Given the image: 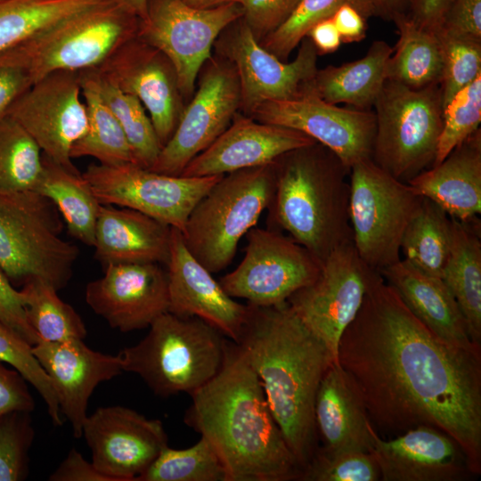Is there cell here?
<instances>
[{"mask_svg": "<svg viewBox=\"0 0 481 481\" xmlns=\"http://www.w3.org/2000/svg\"><path fill=\"white\" fill-rule=\"evenodd\" d=\"M31 351L53 383L61 415L81 437L94 388L123 371L118 356L94 351L83 339L40 341Z\"/></svg>", "mask_w": 481, "mask_h": 481, "instance_id": "cb8c5ba5", "label": "cell"}, {"mask_svg": "<svg viewBox=\"0 0 481 481\" xmlns=\"http://www.w3.org/2000/svg\"><path fill=\"white\" fill-rule=\"evenodd\" d=\"M43 172V152L12 117L0 118V191H33Z\"/></svg>", "mask_w": 481, "mask_h": 481, "instance_id": "f35d334b", "label": "cell"}, {"mask_svg": "<svg viewBox=\"0 0 481 481\" xmlns=\"http://www.w3.org/2000/svg\"><path fill=\"white\" fill-rule=\"evenodd\" d=\"M82 175L101 204L137 210L183 232L194 207L224 175L175 176L126 163L91 164Z\"/></svg>", "mask_w": 481, "mask_h": 481, "instance_id": "7c38bea8", "label": "cell"}, {"mask_svg": "<svg viewBox=\"0 0 481 481\" xmlns=\"http://www.w3.org/2000/svg\"><path fill=\"white\" fill-rule=\"evenodd\" d=\"M238 344L257 373L272 414L304 469L315 454L314 403L320 383L338 359L286 302L257 306Z\"/></svg>", "mask_w": 481, "mask_h": 481, "instance_id": "3957f363", "label": "cell"}, {"mask_svg": "<svg viewBox=\"0 0 481 481\" xmlns=\"http://www.w3.org/2000/svg\"><path fill=\"white\" fill-rule=\"evenodd\" d=\"M107 0H0V52Z\"/></svg>", "mask_w": 481, "mask_h": 481, "instance_id": "d590c367", "label": "cell"}, {"mask_svg": "<svg viewBox=\"0 0 481 481\" xmlns=\"http://www.w3.org/2000/svg\"><path fill=\"white\" fill-rule=\"evenodd\" d=\"M29 324L40 341L60 342L84 339L86 325L69 305L62 301L53 286L39 279H31L20 289ZM39 341V342H40Z\"/></svg>", "mask_w": 481, "mask_h": 481, "instance_id": "8d00e7d4", "label": "cell"}, {"mask_svg": "<svg viewBox=\"0 0 481 481\" xmlns=\"http://www.w3.org/2000/svg\"><path fill=\"white\" fill-rule=\"evenodd\" d=\"M331 19L340 35L341 42H358L365 37L366 19L353 5L343 4Z\"/></svg>", "mask_w": 481, "mask_h": 481, "instance_id": "11a10c76", "label": "cell"}, {"mask_svg": "<svg viewBox=\"0 0 481 481\" xmlns=\"http://www.w3.org/2000/svg\"><path fill=\"white\" fill-rule=\"evenodd\" d=\"M349 220L362 260L378 272L400 260L401 240L422 197L371 159L350 168Z\"/></svg>", "mask_w": 481, "mask_h": 481, "instance_id": "30bf717a", "label": "cell"}, {"mask_svg": "<svg viewBox=\"0 0 481 481\" xmlns=\"http://www.w3.org/2000/svg\"><path fill=\"white\" fill-rule=\"evenodd\" d=\"M96 87L121 126L128 141L135 164L150 169L161 150L151 118L141 101L126 94L89 69Z\"/></svg>", "mask_w": 481, "mask_h": 481, "instance_id": "74e56055", "label": "cell"}, {"mask_svg": "<svg viewBox=\"0 0 481 481\" xmlns=\"http://www.w3.org/2000/svg\"><path fill=\"white\" fill-rule=\"evenodd\" d=\"M373 107V162L404 183L431 167L443 126L440 85L412 89L386 79Z\"/></svg>", "mask_w": 481, "mask_h": 481, "instance_id": "9c48e42d", "label": "cell"}, {"mask_svg": "<svg viewBox=\"0 0 481 481\" xmlns=\"http://www.w3.org/2000/svg\"><path fill=\"white\" fill-rule=\"evenodd\" d=\"M26 381L19 371L0 361V418L13 411L33 412L35 402Z\"/></svg>", "mask_w": 481, "mask_h": 481, "instance_id": "816d5d0a", "label": "cell"}, {"mask_svg": "<svg viewBox=\"0 0 481 481\" xmlns=\"http://www.w3.org/2000/svg\"><path fill=\"white\" fill-rule=\"evenodd\" d=\"M436 34L443 58L439 85L444 108L460 90L481 75V41L444 29Z\"/></svg>", "mask_w": 481, "mask_h": 481, "instance_id": "b9f144b4", "label": "cell"}, {"mask_svg": "<svg viewBox=\"0 0 481 481\" xmlns=\"http://www.w3.org/2000/svg\"><path fill=\"white\" fill-rule=\"evenodd\" d=\"M30 413L13 411L0 418V481H20L28 476L35 436Z\"/></svg>", "mask_w": 481, "mask_h": 481, "instance_id": "bcb514c9", "label": "cell"}, {"mask_svg": "<svg viewBox=\"0 0 481 481\" xmlns=\"http://www.w3.org/2000/svg\"><path fill=\"white\" fill-rule=\"evenodd\" d=\"M316 143L308 135L238 112L231 125L192 159L181 175L208 176L268 165L282 154Z\"/></svg>", "mask_w": 481, "mask_h": 481, "instance_id": "d4e9b609", "label": "cell"}, {"mask_svg": "<svg viewBox=\"0 0 481 481\" xmlns=\"http://www.w3.org/2000/svg\"><path fill=\"white\" fill-rule=\"evenodd\" d=\"M346 4L355 7L365 19L379 17L374 0H300L288 20L259 44L281 61H287L314 24L330 18Z\"/></svg>", "mask_w": 481, "mask_h": 481, "instance_id": "60d3db41", "label": "cell"}, {"mask_svg": "<svg viewBox=\"0 0 481 481\" xmlns=\"http://www.w3.org/2000/svg\"><path fill=\"white\" fill-rule=\"evenodd\" d=\"M393 51L387 42L374 41L364 57L317 69L307 90L328 103L344 102L367 110L373 106L387 79V65Z\"/></svg>", "mask_w": 481, "mask_h": 481, "instance_id": "f546056e", "label": "cell"}, {"mask_svg": "<svg viewBox=\"0 0 481 481\" xmlns=\"http://www.w3.org/2000/svg\"><path fill=\"white\" fill-rule=\"evenodd\" d=\"M376 270L359 257L353 240L334 249L318 277L287 303L338 359L339 339L355 318Z\"/></svg>", "mask_w": 481, "mask_h": 481, "instance_id": "2e32d148", "label": "cell"}, {"mask_svg": "<svg viewBox=\"0 0 481 481\" xmlns=\"http://www.w3.org/2000/svg\"><path fill=\"white\" fill-rule=\"evenodd\" d=\"M139 21L127 6L107 0L57 21L14 48L35 84L54 71L99 67L137 35Z\"/></svg>", "mask_w": 481, "mask_h": 481, "instance_id": "ba28073f", "label": "cell"}, {"mask_svg": "<svg viewBox=\"0 0 481 481\" xmlns=\"http://www.w3.org/2000/svg\"><path fill=\"white\" fill-rule=\"evenodd\" d=\"M190 395L183 421L215 447L228 481L301 479L260 379L238 344L229 341L220 371Z\"/></svg>", "mask_w": 481, "mask_h": 481, "instance_id": "7a4b0ae2", "label": "cell"}, {"mask_svg": "<svg viewBox=\"0 0 481 481\" xmlns=\"http://www.w3.org/2000/svg\"><path fill=\"white\" fill-rule=\"evenodd\" d=\"M183 2L194 8L209 9L234 3V0H183Z\"/></svg>", "mask_w": 481, "mask_h": 481, "instance_id": "91938a15", "label": "cell"}, {"mask_svg": "<svg viewBox=\"0 0 481 481\" xmlns=\"http://www.w3.org/2000/svg\"><path fill=\"white\" fill-rule=\"evenodd\" d=\"M95 69L118 89L141 101L162 148L173 135L186 105L169 59L135 36Z\"/></svg>", "mask_w": 481, "mask_h": 481, "instance_id": "ffe728a7", "label": "cell"}, {"mask_svg": "<svg viewBox=\"0 0 481 481\" xmlns=\"http://www.w3.org/2000/svg\"><path fill=\"white\" fill-rule=\"evenodd\" d=\"M32 85L29 71L14 46L0 52V118Z\"/></svg>", "mask_w": 481, "mask_h": 481, "instance_id": "c3c4849f", "label": "cell"}, {"mask_svg": "<svg viewBox=\"0 0 481 481\" xmlns=\"http://www.w3.org/2000/svg\"><path fill=\"white\" fill-rule=\"evenodd\" d=\"M79 71L59 70L33 84L7 111L53 162L78 171L71 162L74 143L87 128Z\"/></svg>", "mask_w": 481, "mask_h": 481, "instance_id": "e0dca14e", "label": "cell"}, {"mask_svg": "<svg viewBox=\"0 0 481 481\" xmlns=\"http://www.w3.org/2000/svg\"><path fill=\"white\" fill-rule=\"evenodd\" d=\"M369 452L383 481H458L473 475L460 444L427 425L389 440L382 439L375 430Z\"/></svg>", "mask_w": 481, "mask_h": 481, "instance_id": "603a6c76", "label": "cell"}, {"mask_svg": "<svg viewBox=\"0 0 481 481\" xmlns=\"http://www.w3.org/2000/svg\"><path fill=\"white\" fill-rule=\"evenodd\" d=\"M477 223V217L467 222L452 219L451 252L442 279L458 303L471 341L481 346V240Z\"/></svg>", "mask_w": 481, "mask_h": 481, "instance_id": "4dcf8cb0", "label": "cell"}, {"mask_svg": "<svg viewBox=\"0 0 481 481\" xmlns=\"http://www.w3.org/2000/svg\"><path fill=\"white\" fill-rule=\"evenodd\" d=\"M136 345L117 355L123 371L137 374L155 395H192L220 371L229 341L196 316L166 312Z\"/></svg>", "mask_w": 481, "mask_h": 481, "instance_id": "5b68a950", "label": "cell"}, {"mask_svg": "<svg viewBox=\"0 0 481 481\" xmlns=\"http://www.w3.org/2000/svg\"><path fill=\"white\" fill-rule=\"evenodd\" d=\"M137 481H228L226 468L204 436L191 447L163 449Z\"/></svg>", "mask_w": 481, "mask_h": 481, "instance_id": "ab89813d", "label": "cell"}, {"mask_svg": "<svg viewBox=\"0 0 481 481\" xmlns=\"http://www.w3.org/2000/svg\"><path fill=\"white\" fill-rule=\"evenodd\" d=\"M379 273L412 314L438 338L481 354V346L471 341L458 303L442 278L425 273L405 259Z\"/></svg>", "mask_w": 481, "mask_h": 481, "instance_id": "484cf974", "label": "cell"}, {"mask_svg": "<svg viewBox=\"0 0 481 481\" xmlns=\"http://www.w3.org/2000/svg\"><path fill=\"white\" fill-rule=\"evenodd\" d=\"M393 21L398 40L387 61V79L412 89L440 84L443 58L436 34L418 27L406 14Z\"/></svg>", "mask_w": 481, "mask_h": 481, "instance_id": "d6a6232c", "label": "cell"}, {"mask_svg": "<svg viewBox=\"0 0 481 481\" xmlns=\"http://www.w3.org/2000/svg\"><path fill=\"white\" fill-rule=\"evenodd\" d=\"M452 0H409L407 17L418 27L436 33Z\"/></svg>", "mask_w": 481, "mask_h": 481, "instance_id": "db71d44e", "label": "cell"}, {"mask_svg": "<svg viewBox=\"0 0 481 481\" xmlns=\"http://www.w3.org/2000/svg\"><path fill=\"white\" fill-rule=\"evenodd\" d=\"M198 77L197 91L150 168L154 172L181 175L189 162L224 133L240 112V80L229 61L216 54L211 56Z\"/></svg>", "mask_w": 481, "mask_h": 481, "instance_id": "9a60e30c", "label": "cell"}, {"mask_svg": "<svg viewBox=\"0 0 481 481\" xmlns=\"http://www.w3.org/2000/svg\"><path fill=\"white\" fill-rule=\"evenodd\" d=\"M48 479L50 481H111L74 448L69 452Z\"/></svg>", "mask_w": 481, "mask_h": 481, "instance_id": "f5cc1de1", "label": "cell"}, {"mask_svg": "<svg viewBox=\"0 0 481 481\" xmlns=\"http://www.w3.org/2000/svg\"><path fill=\"white\" fill-rule=\"evenodd\" d=\"M61 218L35 191H0V268L12 284L39 279L56 290L68 284L79 250L61 238Z\"/></svg>", "mask_w": 481, "mask_h": 481, "instance_id": "8992f818", "label": "cell"}, {"mask_svg": "<svg viewBox=\"0 0 481 481\" xmlns=\"http://www.w3.org/2000/svg\"><path fill=\"white\" fill-rule=\"evenodd\" d=\"M168 312L196 316L238 343L249 314V305L229 296L186 248L182 232L171 227L170 254L166 265Z\"/></svg>", "mask_w": 481, "mask_h": 481, "instance_id": "7402d4cb", "label": "cell"}, {"mask_svg": "<svg viewBox=\"0 0 481 481\" xmlns=\"http://www.w3.org/2000/svg\"><path fill=\"white\" fill-rule=\"evenodd\" d=\"M0 322L12 330L30 346L40 340L28 322L23 295L17 290L0 268Z\"/></svg>", "mask_w": 481, "mask_h": 481, "instance_id": "681fc988", "label": "cell"}, {"mask_svg": "<svg viewBox=\"0 0 481 481\" xmlns=\"http://www.w3.org/2000/svg\"><path fill=\"white\" fill-rule=\"evenodd\" d=\"M452 219L436 204L422 197L402 240L404 259L427 274L442 278L451 252Z\"/></svg>", "mask_w": 481, "mask_h": 481, "instance_id": "e575fe53", "label": "cell"}, {"mask_svg": "<svg viewBox=\"0 0 481 481\" xmlns=\"http://www.w3.org/2000/svg\"><path fill=\"white\" fill-rule=\"evenodd\" d=\"M379 18L393 20L400 14H407L409 0H374Z\"/></svg>", "mask_w": 481, "mask_h": 481, "instance_id": "6f0895ef", "label": "cell"}, {"mask_svg": "<svg viewBox=\"0 0 481 481\" xmlns=\"http://www.w3.org/2000/svg\"><path fill=\"white\" fill-rule=\"evenodd\" d=\"M480 122L481 75L444 107L443 126L432 166L442 162L456 146L479 129Z\"/></svg>", "mask_w": 481, "mask_h": 481, "instance_id": "7bdbcfd3", "label": "cell"}, {"mask_svg": "<svg viewBox=\"0 0 481 481\" xmlns=\"http://www.w3.org/2000/svg\"><path fill=\"white\" fill-rule=\"evenodd\" d=\"M242 15L237 3L198 9L183 0H147V14L140 20L136 36L172 62L187 104L195 92L201 67L212 56L216 39Z\"/></svg>", "mask_w": 481, "mask_h": 481, "instance_id": "8fae6325", "label": "cell"}, {"mask_svg": "<svg viewBox=\"0 0 481 481\" xmlns=\"http://www.w3.org/2000/svg\"><path fill=\"white\" fill-rule=\"evenodd\" d=\"M249 117L308 135L332 151L350 168L372 156L374 111L338 107L308 90L294 99L266 102Z\"/></svg>", "mask_w": 481, "mask_h": 481, "instance_id": "ac0fdd59", "label": "cell"}, {"mask_svg": "<svg viewBox=\"0 0 481 481\" xmlns=\"http://www.w3.org/2000/svg\"><path fill=\"white\" fill-rule=\"evenodd\" d=\"M216 54L236 69L240 86V112L252 113L263 103L297 98L317 71V52L306 37L296 58L283 61L257 41L242 16L230 23L214 43Z\"/></svg>", "mask_w": 481, "mask_h": 481, "instance_id": "5bb4252c", "label": "cell"}, {"mask_svg": "<svg viewBox=\"0 0 481 481\" xmlns=\"http://www.w3.org/2000/svg\"><path fill=\"white\" fill-rule=\"evenodd\" d=\"M451 218L467 222L481 212V133L477 129L439 164L407 182Z\"/></svg>", "mask_w": 481, "mask_h": 481, "instance_id": "83f0119b", "label": "cell"}, {"mask_svg": "<svg viewBox=\"0 0 481 481\" xmlns=\"http://www.w3.org/2000/svg\"><path fill=\"white\" fill-rule=\"evenodd\" d=\"M300 480L378 481L380 480V471L370 452L318 448Z\"/></svg>", "mask_w": 481, "mask_h": 481, "instance_id": "f6af8a7d", "label": "cell"}, {"mask_svg": "<svg viewBox=\"0 0 481 481\" xmlns=\"http://www.w3.org/2000/svg\"><path fill=\"white\" fill-rule=\"evenodd\" d=\"M82 436L92 463L111 481H137L167 446L161 420L121 405L99 407L87 415Z\"/></svg>", "mask_w": 481, "mask_h": 481, "instance_id": "d6986e66", "label": "cell"}, {"mask_svg": "<svg viewBox=\"0 0 481 481\" xmlns=\"http://www.w3.org/2000/svg\"><path fill=\"white\" fill-rule=\"evenodd\" d=\"M132 10L140 20H143L147 14V0H116Z\"/></svg>", "mask_w": 481, "mask_h": 481, "instance_id": "680465c9", "label": "cell"}, {"mask_svg": "<svg viewBox=\"0 0 481 481\" xmlns=\"http://www.w3.org/2000/svg\"><path fill=\"white\" fill-rule=\"evenodd\" d=\"M33 191L55 205L71 236L87 246H94L101 203L82 174L43 154V172Z\"/></svg>", "mask_w": 481, "mask_h": 481, "instance_id": "1f68e13d", "label": "cell"}, {"mask_svg": "<svg viewBox=\"0 0 481 481\" xmlns=\"http://www.w3.org/2000/svg\"><path fill=\"white\" fill-rule=\"evenodd\" d=\"M300 0H234L243 11L242 18L257 42L281 27Z\"/></svg>", "mask_w": 481, "mask_h": 481, "instance_id": "7dc6e473", "label": "cell"}, {"mask_svg": "<svg viewBox=\"0 0 481 481\" xmlns=\"http://www.w3.org/2000/svg\"><path fill=\"white\" fill-rule=\"evenodd\" d=\"M338 362L372 425L399 434L435 428L460 444L473 475L481 473V354L438 338L379 272L339 339Z\"/></svg>", "mask_w": 481, "mask_h": 481, "instance_id": "6da1fadb", "label": "cell"}, {"mask_svg": "<svg viewBox=\"0 0 481 481\" xmlns=\"http://www.w3.org/2000/svg\"><path fill=\"white\" fill-rule=\"evenodd\" d=\"M306 37L313 43L318 54L333 53L341 44L340 35L331 17L314 24Z\"/></svg>", "mask_w": 481, "mask_h": 481, "instance_id": "9f6ffc18", "label": "cell"}, {"mask_svg": "<svg viewBox=\"0 0 481 481\" xmlns=\"http://www.w3.org/2000/svg\"><path fill=\"white\" fill-rule=\"evenodd\" d=\"M275 183L274 162L224 175L191 212L183 242L210 273L226 268L240 239L268 208Z\"/></svg>", "mask_w": 481, "mask_h": 481, "instance_id": "52a82bcc", "label": "cell"}, {"mask_svg": "<svg viewBox=\"0 0 481 481\" xmlns=\"http://www.w3.org/2000/svg\"><path fill=\"white\" fill-rule=\"evenodd\" d=\"M270 221L322 263L353 240L349 220L350 167L319 143L289 151L274 161Z\"/></svg>", "mask_w": 481, "mask_h": 481, "instance_id": "277c9868", "label": "cell"}, {"mask_svg": "<svg viewBox=\"0 0 481 481\" xmlns=\"http://www.w3.org/2000/svg\"><path fill=\"white\" fill-rule=\"evenodd\" d=\"M87 283L86 301L108 324L122 332L149 328L168 312L167 270L157 263L112 264Z\"/></svg>", "mask_w": 481, "mask_h": 481, "instance_id": "44dd1931", "label": "cell"}, {"mask_svg": "<svg viewBox=\"0 0 481 481\" xmlns=\"http://www.w3.org/2000/svg\"><path fill=\"white\" fill-rule=\"evenodd\" d=\"M244 257L219 283L233 298L269 306L284 303L320 274L322 263L289 236L253 227L246 234Z\"/></svg>", "mask_w": 481, "mask_h": 481, "instance_id": "4fadbf2b", "label": "cell"}, {"mask_svg": "<svg viewBox=\"0 0 481 481\" xmlns=\"http://www.w3.org/2000/svg\"><path fill=\"white\" fill-rule=\"evenodd\" d=\"M171 227L137 210L101 204L95 225V258L112 264H167Z\"/></svg>", "mask_w": 481, "mask_h": 481, "instance_id": "4316f807", "label": "cell"}, {"mask_svg": "<svg viewBox=\"0 0 481 481\" xmlns=\"http://www.w3.org/2000/svg\"><path fill=\"white\" fill-rule=\"evenodd\" d=\"M314 420L322 449L370 451L376 429L357 388L338 361L331 363L320 383Z\"/></svg>", "mask_w": 481, "mask_h": 481, "instance_id": "f1b7e54d", "label": "cell"}, {"mask_svg": "<svg viewBox=\"0 0 481 481\" xmlns=\"http://www.w3.org/2000/svg\"><path fill=\"white\" fill-rule=\"evenodd\" d=\"M87 111L86 133L73 145L70 157H93L99 164L134 163L126 136L118 119L102 98L89 69L79 71Z\"/></svg>", "mask_w": 481, "mask_h": 481, "instance_id": "836d02e7", "label": "cell"}, {"mask_svg": "<svg viewBox=\"0 0 481 481\" xmlns=\"http://www.w3.org/2000/svg\"><path fill=\"white\" fill-rule=\"evenodd\" d=\"M439 29L481 41V0H452Z\"/></svg>", "mask_w": 481, "mask_h": 481, "instance_id": "f907efd6", "label": "cell"}, {"mask_svg": "<svg viewBox=\"0 0 481 481\" xmlns=\"http://www.w3.org/2000/svg\"><path fill=\"white\" fill-rule=\"evenodd\" d=\"M17 333L0 322V361L8 363L30 383L43 398L54 426L63 424L58 398L53 383L31 351Z\"/></svg>", "mask_w": 481, "mask_h": 481, "instance_id": "ee69618b", "label": "cell"}]
</instances>
